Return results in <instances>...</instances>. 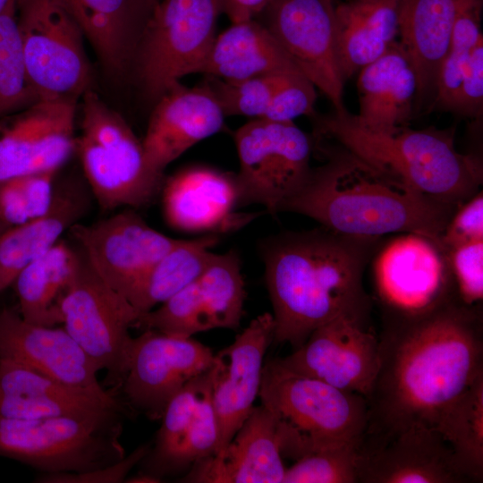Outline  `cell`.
Instances as JSON below:
<instances>
[{
  "label": "cell",
  "mask_w": 483,
  "mask_h": 483,
  "mask_svg": "<svg viewBox=\"0 0 483 483\" xmlns=\"http://www.w3.org/2000/svg\"><path fill=\"white\" fill-rule=\"evenodd\" d=\"M483 375L479 308L459 301L422 317L387 323L370 390L366 432L436 429L449 407Z\"/></svg>",
  "instance_id": "1"
},
{
  "label": "cell",
  "mask_w": 483,
  "mask_h": 483,
  "mask_svg": "<svg viewBox=\"0 0 483 483\" xmlns=\"http://www.w3.org/2000/svg\"><path fill=\"white\" fill-rule=\"evenodd\" d=\"M380 242L323 226L264 239L260 254L273 306L274 343L295 350L340 315L369 316L363 275Z\"/></svg>",
  "instance_id": "2"
},
{
  "label": "cell",
  "mask_w": 483,
  "mask_h": 483,
  "mask_svg": "<svg viewBox=\"0 0 483 483\" xmlns=\"http://www.w3.org/2000/svg\"><path fill=\"white\" fill-rule=\"evenodd\" d=\"M324 147L320 148L326 162L312 168L281 212L306 216L349 236L382 238L414 233L439 242L457 207L434 200L379 173L339 145Z\"/></svg>",
  "instance_id": "3"
},
{
  "label": "cell",
  "mask_w": 483,
  "mask_h": 483,
  "mask_svg": "<svg viewBox=\"0 0 483 483\" xmlns=\"http://www.w3.org/2000/svg\"><path fill=\"white\" fill-rule=\"evenodd\" d=\"M318 138L334 141L378 171L442 203L459 207L479 191L482 163L454 146V128L375 131L346 112L315 115Z\"/></svg>",
  "instance_id": "4"
},
{
  "label": "cell",
  "mask_w": 483,
  "mask_h": 483,
  "mask_svg": "<svg viewBox=\"0 0 483 483\" xmlns=\"http://www.w3.org/2000/svg\"><path fill=\"white\" fill-rule=\"evenodd\" d=\"M277 420L283 457L294 461L320 448L358 443L368 426L363 395L336 388L284 367L264 363L258 394Z\"/></svg>",
  "instance_id": "5"
},
{
  "label": "cell",
  "mask_w": 483,
  "mask_h": 483,
  "mask_svg": "<svg viewBox=\"0 0 483 483\" xmlns=\"http://www.w3.org/2000/svg\"><path fill=\"white\" fill-rule=\"evenodd\" d=\"M81 98L75 150L90 192L104 210L148 206L161 192L165 180L148 165L142 141L91 89Z\"/></svg>",
  "instance_id": "6"
},
{
  "label": "cell",
  "mask_w": 483,
  "mask_h": 483,
  "mask_svg": "<svg viewBox=\"0 0 483 483\" xmlns=\"http://www.w3.org/2000/svg\"><path fill=\"white\" fill-rule=\"evenodd\" d=\"M122 411L38 419L0 417V456L40 473L83 472L123 458Z\"/></svg>",
  "instance_id": "7"
},
{
  "label": "cell",
  "mask_w": 483,
  "mask_h": 483,
  "mask_svg": "<svg viewBox=\"0 0 483 483\" xmlns=\"http://www.w3.org/2000/svg\"><path fill=\"white\" fill-rule=\"evenodd\" d=\"M220 13L221 0H159L154 5L133 57L150 98L157 100L184 76L203 72Z\"/></svg>",
  "instance_id": "8"
},
{
  "label": "cell",
  "mask_w": 483,
  "mask_h": 483,
  "mask_svg": "<svg viewBox=\"0 0 483 483\" xmlns=\"http://www.w3.org/2000/svg\"><path fill=\"white\" fill-rule=\"evenodd\" d=\"M60 311L64 330L99 370L106 371L104 386L120 390L133 340L130 328L140 314L97 275L79 248Z\"/></svg>",
  "instance_id": "9"
},
{
  "label": "cell",
  "mask_w": 483,
  "mask_h": 483,
  "mask_svg": "<svg viewBox=\"0 0 483 483\" xmlns=\"http://www.w3.org/2000/svg\"><path fill=\"white\" fill-rule=\"evenodd\" d=\"M30 84L38 99L80 98L92 81L84 33L62 0H16Z\"/></svg>",
  "instance_id": "10"
},
{
  "label": "cell",
  "mask_w": 483,
  "mask_h": 483,
  "mask_svg": "<svg viewBox=\"0 0 483 483\" xmlns=\"http://www.w3.org/2000/svg\"><path fill=\"white\" fill-rule=\"evenodd\" d=\"M234 142L238 205L256 203L271 215L281 213L310 174L311 139L294 122L255 118L235 131Z\"/></svg>",
  "instance_id": "11"
},
{
  "label": "cell",
  "mask_w": 483,
  "mask_h": 483,
  "mask_svg": "<svg viewBox=\"0 0 483 483\" xmlns=\"http://www.w3.org/2000/svg\"><path fill=\"white\" fill-rule=\"evenodd\" d=\"M370 262L386 324L419 318L459 301L446 254L429 237L398 233L380 242Z\"/></svg>",
  "instance_id": "12"
},
{
  "label": "cell",
  "mask_w": 483,
  "mask_h": 483,
  "mask_svg": "<svg viewBox=\"0 0 483 483\" xmlns=\"http://www.w3.org/2000/svg\"><path fill=\"white\" fill-rule=\"evenodd\" d=\"M245 283L235 250L215 254L205 270L170 299L141 315L134 328L178 337L216 328L236 330L243 317Z\"/></svg>",
  "instance_id": "13"
},
{
  "label": "cell",
  "mask_w": 483,
  "mask_h": 483,
  "mask_svg": "<svg viewBox=\"0 0 483 483\" xmlns=\"http://www.w3.org/2000/svg\"><path fill=\"white\" fill-rule=\"evenodd\" d=\"M214 363L212 350L191 337L143 330L133 337L120 395L133 415L161 419L173 397Z\"/></svg>",
  "instance_id": "14"
},
{
  "label": "cell",
  "mask_w": 483,
  "mask_h": 483,
  "mask_svg": "<svg viewBox=\"0 0 483 483\" xmlns=\"http://www.w3.org/2000/svg\"><path fill=\"white\" fill-rule=\"evenodd\" d=\"M258 16L301 73L331 102L335 113L348 112L337 56L335 4L271 0Z\"/></svg>",
  "instance_id": "15"
},
{
  "label": "cell",
  "mask_w": 483,
  "mask_h": 483,
  "mask_svg": "<svg viewBox=\"0 0 483 483\" xmlns=\"http://www.w3.org/2000/svg\"><path fill=\"white\" fill-rule=\"evenodd\" d=\"M369 316L343 314L316 328L307 340L279 358L287 369L364 397L379 367V338Z\"/></svg>",
  "instance_id": "16"
},
{
  "label": "cell",
  "mask_w": 483,
  "mask_h": 483,
  "mask_svg": "<svg viewBox=\"0 0 483 483\" xmlns=\"http://www.w3.org/2000/svg\"><path fill=\"white\" fill-rule=\"evenodd\" d=\"M69 231L97 275L125 298L178 241L154 229L132 208L91 225L76 223Z\"/></svg>",
  "instance_id": "17"
},
{
  "label": "cell",
  "mask_w": 483,
  "mask_h": 483,
  "mask_svg": "<svg viewBox=\"0 0 483 483\" xmlns=\"http://www.w3.org/2000/svg\"><path fill=\"white\" fill-rule=\"evenodd\" d=\"M212 377L213 367L188 382L169 402L154 444L139 462V473L160 482L215 454L218 433Z\"/></svg>",
  "instance_id": "18"
},
{
  "label": "cell",
  "mask_w": 483,
  "mask_h": 483,
  "mask_svg": "<svg viewBox=\"0 0 483 483\" xmlns=\"http://www.w3.org/2000/svg\"><path fill=\"white\" fill-rule=\"evenodd\" d=\"M359 483H464L453 452L434 428L365 432L356 445Z\"/></svg>",
  "instance_id": "19"
},
{
  "label": "cell",
  "mask_w": 483,
  "mask_h": 483,
  "mask_svg": "<svg viewBox=\"0 0 483 483\" xmlns=\"http://www.w3.org/2000/svg\"><path fill=\"white\" fill-rule=\"evenodd\" d=\"M78 99H38L0 119V181L65 164L75 150Z\"/></svg>",
  "instance_id": "20"
},
{
  "label": "cell",
  "mask_w": 483,
  "mask_h": 483,
  "mask_svg": "<svg viewBox=\"0 0 483 483\" xmlns=\"http://www.w3.org/2000/svg\"><path fill=\"white\" fill-rule=\"evenodd\" d=\"M274 335L273 315L266 312L252 319L233 343L215 354L211 398L218 436L214 455L227 446L254 408L264 356Z\"/></svg>",
  "instance_id": "21"
},
{
  "label": "cell",
  "mask_w": 483,
  "mask_h": 483,
  "mask_svg": "<svg viewBox=\"0 0 483 483\" xmlns=\"http://www.w3.org/2000/svg\"><path fill=\"white\" fill-rule=\"evenodd\" d=\"M225 114L208 86L172 87L156 100L142 141L146 161L164 176L168 165L224 126Z\"/></svg>",
  "instance_id": "22"
},
{
  "label": "cell",
  "mask_w": 483,
  "mask_h": 483,
  "mask_svg": "<svg viewBox=\"0 0 483 483\" xmlns=\"http://www.w3.org/2000/svg\"><path fill=\"white\" fill-rule=\"evenodd\" d=\"M122 411L133 416L119 390L78 387L0 360V417L38 419Z\"/></svg>",
  "instance_id": "23"
},
{
  "label": "cell",
  "mask_w": 483,
  "mask_h": 483,
  "mask_svg": "<svg viewBox=\"0 0 483 483\" xmlns=\"http://www.w3.org/2000/svg\"><path fill=\"white\" fill-rule=\"evenodd\" d=\"M0 360L70 386H103L97 380L99 369L64 327L30 323L7 307L0 309Z\"/></svg>",
  "instance_id": "24"
},
{
  "label": "cell",
  "mask_w": 483,
  "mask_h": 483,
  "mask_svg": "<svg viewBox=\"0 0 483 483\" xmlns=\"http://www.w3.org/2000/svg\"><path fill=\"white\" fill-rule=\"evenodd\" d=\"M285 470L276 418L260 404L254 406L220 453L194 464L182 481L283 483Z\"/></svg>",
  "instance_id": "25"
},
{
  "label": "cell",
  "mask_w": 483,
  "mask_h": 483,
  "mask_svg": "<svg viewBox=\"0 0 483 483\" xmlns=\"http://www.w3.org/2000/svg\"><path fill=\"white\" fill-rule=\"evenodd\" d=\"M164 215L182 231H228L252 216L233 213L238 205L234 175L206 167L182 170L164 181Z\"/></svg>",
  "instance_id": "26"
},
{
  "label": "cell",
  "mask_w": 483,
  "mask_h": 483,
  "mask_svg": "<svg viewBox=\"0 0 483 483\" xmlns=\"http://www.w3.org/2000/svg\"><path fill=\"white\" fill-rule=\"evenodd\" d=\"M472 0H400L397 41L417 77L415 114L432 109L460 8Z\"/></svg>",
  "instance_id": "27"
},
{
  "label": "cell",
  "mask_w": 483,
  "mask_h": 483,
  "mask_svg": "<svg viewBox=\"0 0 483 483\" xmlns=\"http://www.w3.org/2000/svg\"><path fill=\"white\" fill-rule=\"evenodd\" d=\"M359 72L356 122L384 132L407 126L415 116L417 77L398 41Z\"/></svg>",
  "instance_id": "28"
},
{
  "label": "cell",
  "mask_w": 483,
  "mask_h": 483,
  "mask_svg": "<svg viewBox=\"0 0 483 483\" xmlns=\"http://www.w3.org/2000/svg\"><path fill=\"white\" fill-rule=\"evenodd\" d=\"M88 191L77 181L55 183L51 207L45 215L12 226L0 235V292L84 216L89 206Z\"/></svg>",
  "instance_id": "29"
},
{
  "label": "cell",
  "mask_w": 483,
  "mask_h": 483,
  "mask_svg": "<svg viewBox=\"0 0 483 483\" xmlns=\"http://www.w3.org/2000/svg\"><path fill=\"white\" fill-rule=\"evenodd\" d=\"M80 24L103 67L120 75L133 60L151 12L144 0H62Z\"/></svg>",
  "instance_id": "30"
},
{
  "label": "cell",
  "mask_w": 483,
  "mask_h": 483,
  "mask_svg": "<svg viewBox=\"0 0 483 483\" xmlns=\"http://www.w3.org/2000/svg\"><path fill=\"white\" fill-rule=\"evenodd\" d=\"M400 0H342L335 4L336 48L346 81L397 40Z\"/></svg>",
  "instance_id": "31"
},
{
  "label": "cell",
  "mask_w": 483,
  "mask_h": 483,
  "mask_svg": "<svg viewBox=\"0 0 483 483\" xmlns=\"http://www.w3.org/2000/svg\"><path fill=\"white\" fill-rule=\"evenodd\" d=\"M301 72L256 19L232 23L216 35L203 72L226 80Z\"/></svg>",
  "instance_id": "32"
},
{
  "label": "cell",
  "mask_w": 483,
  "mask_h": 483,
  "mask_svg": "<svg viewBox=\"0 0 483 483\" xmlns=\"http://www.w3.org/2000/svg\"><path fill=\"white\" fill-rule=\"evenodd\" d=\"M77 260L78 250L61 239L18 275L12 285L26 321L49 327L62 324L60 301Z\"/></svg>",
  "instance_id": "33"
},
{
  "label": "cell",
  "mask_w": 483,
  "mask_h": 483,
  "mask_svg": "<svg viewBox=\"0 0 483 483\" xmlns=\"http://www.w3.org/2000/svg\"><path fill=\"white\" fill-rule=\"evenodd\" d=\"M216 233L193 240H179L157 261L127 296L141 315L157 308L196 279L216 253Z\"/></svg>",
  "instance_id": "34"
},
{
  "label": "cell",
  "mask_w": 483,
  "mask_h": 483,
  "mask_svg": "<svg viewBox=\"0 0 483 483\" xmlns=\"http://www.w3.org/2000/svg\"><path fill=\"white\" fill-rule=\"evenodd\" d=\"M436 430L468 482L483 481V375L449 407Z\"/></svg>",
  "instance_id": "35"
},
{
  "label": "cell",
  "mask_w": 483,
  "mask_h": 483,
  "mask_svg": "<svg viewBox=\"0 0 483 483\" xmlns=\"http://www.w3.org/2000/svg\"><path fill=\"white\" fill-rule=\"evenodd\" d=\"M37 100L26 68L16 0H10L0 13V119Z\"/></svg>",
  "instance_id": "36"
},
{
  "label": "cell",
  "mask_w": 483,
  "mask_h": 483,
  "mask_svg": "<svg viewBox=\"0 0 483 483\" xmlns=\"http://www.w3.org/2000/svg\"><path fill=\"white\" fill-rule=\"evenodd\" d=\"M483 0H472L459 10L436 82V92L431 111L452 112L471 50L482 37L481 13Z\"/></svg>",
  "instance_id": "37"
},
{
  "label": "cell",
  "mask_w": 483,
  "mask_h": 483,
  "mask_svg": "<svg viewBox=\"0 0 483 483\" xmlns=\"http://www.w3.org/2000/svg\"><path fill=\"white\" fill-rule=\"evenodd\" d=\"M287 74L262 75L239 80L207 75L204 82L213 92L225 116L244 115L255 119L264 115L275 91Z\"/></svg>",
  "instance_id": "38"
},
{
  "label": "cell",
  "mask_w": 483,
  "mask_h": 483,
  "mask_svg": "<svg viewBox=\"0 0 483 483\" xmlns=\"http://www.w3.org/2000/svg\"><path fill=\"white\" fill-rule=\"evenodd\" d=\"M356 445H329L294 461L286 468L283 483H359Z\"/></svg>",
  "instance_id": "39"
},
{
  "label": "cell",
  "mask_w": 483,
  "mask_h": 483,
  "mask_svg": "<svg viewBox=\"0 0 483 483\" xmlns=\"http://www.w3.org/2000/svg\"><path fill=\"white\" fill-rule=\"evenodd\" d=\"M445 252L458 301L466 307L479 308L483 299V240Z\"/></svg>",
  "instance_id": "40"
},
{
  "label": "cell",
  "mask_w": 483,
  "mask_h": 483,
  "mask_svg": "<svg viewBox=\"0 0 483 483\" xmlns=\"http://www.w3.org/2000/svg\"><path fill=\"white\" fill-rule=\"evenodd\" d=\"M316 87L302 73L285 75L275 91L271 102L260 119L274 122H294L299 116L314 117Z\"/></svg>",
  "instance_id": "41"
},
{
  "label": "cell",
  "mask_w": 483,
  "mask_h": 483,
  "mask_svg": "<svg viewBox=\"0 0 483 483\" xmlns=\"http://www.w3.org/2000/svg\"><path fill=\"white\" fill-rule=\"evenodd\" d=\"M483 240V194L479 191L460 205L445 225L439 242L447 251L456 246Z\"/></svg>",
  "instance_id": "42"
},
{
  "label": "cell",
  "mask_w": 483,
  "mask_h": 483,
  "mask_svg": "<svg viewBox=\"0 0 483 483\" xmlns=\"http://www.w3.org/2000/svg\"><path fill=\"white\" fill-rule=\"evenodd\" d=\"M150 444L138 446L118 462L83 472L40 473L35 479L38 483H121L127 479L132 468L139 464L149 450Z\"/></svg>",
  "instance_id": "43"
},
{
  "label": "cell",
  "mask_w": 483,
  "mask_h": 483,
  "mask_svg": "<svg viewBox=\"0 0 483 483\" xmlns=\"http://www.w3.org/2000/svg\"><path fill=\"white\" fill-rule=\"evenodd\" d=\"M483 109V38L473 47L452 110L459 115L479 118Z\"/></svg>",
  "instance_id": "44"
},
{
  "label": "cell",
  "mask_w": 483,
  "mask_h": 483,
  "mask_svg": "<svg viewBox=\"0 0 483 483\" xmlns=\"http://www.w3.org/2000/svg\"><path fill=\"white\" fill-rule=\"evenodd\" d=\"M57 171H44L13 177L30 219L45 215L51 207Z\"/></svg>",
  "instance_id": "45"
},
{
  "label": "cell",
  "mask_w": 483,
  "mask_h": 483,
  "mask_svg": "<svg viewBox=\"0 0 483 483\" xmlns=\"http://www.w3.org/2000/svg\"><path fill=\"white\" fill-rule=\"evenodd\" d=\"M271 0H221L222 13L232 23L256 19Z\"/></svg>",
  "instance_id": "46"
},
{
  "label": "cell",
  "mask_w": 483,
  "mask_h": 483,
  "mask_svg": "<svg viewBox=\"0 0 483 483\" xmlns=\"http://www.w3.org/2000/svg\"><path fill=\"white\" fill-rule=\"evenodd\" d=\"M10 0H0V13L4 11V9L6 7Z\"/></svg>",
  "instance_id": "47"
},
{
  "label": "cell",
  "mask_w": 483,
  "mask_h": 483,
  "mask_svg": "<svg viewBox=\"0 0 483 483\" xmlns=\"http://www.w3.org/2000/svg\"><path fill=\"white\" fill-rule=\"evenodd\" d=\"M146 2V4L150 7V9L152 10V8L154 7V5L159 1V0H144Z\"/></svg>",
  "instance_id": "48"
},
{
  "label": "cell",
  "mask_w": 483,
  "mask_h": 483,
  "mask_svg": "<svg viewBox=\"0 0 483 483\" xmlns=\"http://www.w3.org/2000/svg\"><path fill=\"white\" fill-rule=\"evenodd\" d=\"M8 228H10V227L7 226L4 223H3V222L0 220V235H1L5 230H7Z\"/></svg>",
  "instance_id": "49"
},
{
  "label": "cell",
  "mask_w": 483,
  "mask_h": 483,
  "mask_svg": "<svg viewBox=\"0 0 483 483\" xmlns=\"http://www.w3.org/2000/svg\"><path fill=\"white\" fill-rule=\"evenodd\" d=\"M335 4H337L338 2L342 1V0H331Z\"/></svg>",
  "instance_id": "50"
}]
</instances>
